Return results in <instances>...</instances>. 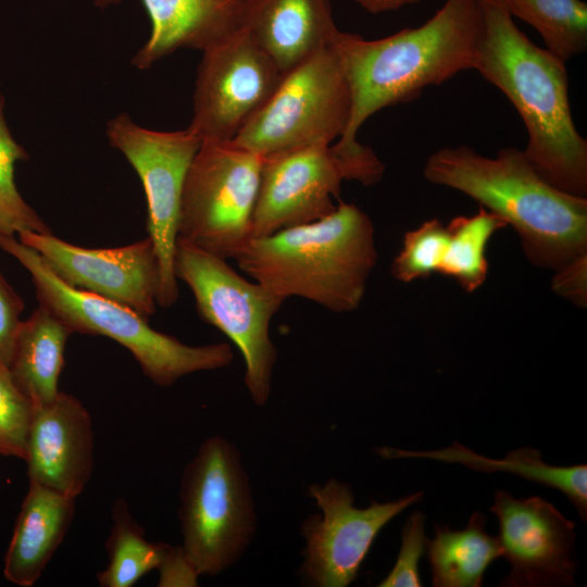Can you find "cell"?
Returning a JSON list of instances; mask_svg holds the SVG:
<instances>
[{
  "mask_svg": "<svg viewBox=\"0 0 587 587\" xmlns=\"http://www.w3.org/2000/svg\"><path fill=\"white\" fill-rule=\"evenodd\" d=\"M482 29L473 70L515 107L527 130L523 150L551 185L587 195V140L577 132L564 61L535 45L502 0H478Z\"/></svg>",
  "mask_w": 587,
  "mask_h": 587,
  "instance_id": "cell-1",
  "label": "cell"
},
{
  "mask_svg": "<svg viewBox=\"0 0 587 587\" xmlns=\"http://www.w3.org/2000/svg\"><path fill=\"white\" fill-rule=\"evenodd\" d=\"M480 29L478 0H446L423 25L380 39L337 30L330 45L351 95L349 122L337 145L357 147L360 127L377 111L473 70Z\"/></svg>",
  "mask_w": 587,
  "mask_h": 587,
  "instance_id": "cell-2",
  "label": "cell"
},
{
  "mask_svg": "<svg viewBox=\"0 0 587 587\" xmlns=\"http://www.w3.org/2000/svg\"><path fill=\"white\" fill-rule=\"evenodd\" d=\"M427 182L455 189L501 217L520 237L536 266L559 268L587 253V199L547 182L523 150L501 149L495 158L469 146L432 153L423 168Z\"/></svg>",
  "mask_w": 587,
  "mask_h": 587,
  "instance_id": "cell-3",
  "label": "cell"
},
{
  "mask_svg": "<svg viewBox=\"0 0 587 587\" xmlns=\"http://www.w3.org/2000/svg\"><path fill=\"white\" fill-rule=\"evenodd\" d=\"M241 272L272 292L335 313L355 311L377 262L374 224L340 200L319 221L251 238L235 258Z\"/></svg>",
  "mask_w": 587,
  "mask_h": 587,
  "instance_id": "cell-4",
  "label": "cell"
},
{
  "mask_svg": "<svg viewBox=\"0 0 587 587\" xmlns=\"http://www.w3.org/2000/svg\"><path fill=\"white\" fill-rule=\"evenodd\" d=\"M0 249L29 273L39 304L49 309L73 333L100 335L126 348L142 373L167 387L182 377L229 366L234 360L226 342L189 346L148 324V319L110 299L62 282L42 257L14 236L0 234Z\"/></svg>",
  "mask_w": 587,
  "mask_h": 587,
  "instance_id": "cell-5",
  "label": "cell"
},
{
  "mask_svg": "<svg viewBox=\"0 0 587 587\" xmlns=\"http://www.w3.org/2000/svg\"><path fill=\"white\" fill-rule=\"evenodd\" d=\"M179 487L180 547L199 576H216L238 562L258 529L241 452L222 435L208 437L185 466Z\"/></svg>",
  "mask_w": 587,
  "mask_h": 587,
  "instance_id": "cell-6",
  "label": "cell"
},
{
  "mask_svg": "<svg viewBox=\"0 0 587 587\" xmlns=\"http://www.w3.org/2000/svg\"><path fill=\"white\" fill-rule=\"evenodd\" d=\"M174 273L192 292L199 316L222 332L245 361L243 382L254 405L271 397L277 348L270 327L286 299L257 282H250L227 260L179 238L174 252Z\"/></svg>",
  "mask_w": 587,
  "mask_h": 587,
  "instance_id": "cell-7",
  "label": "cell"
},
{
  "mask_svg": "<svg viewBox=\"0 0 587 587\" xmlns=\"http://www.w3.org/2000/svg\"><path fill=\"white\" fill-rule=\"evenodd\" d=\"M351 111L349 84L329 43L283 75L232 142L263 159L340 138Z\"/></svg>",
  "mask_w": 587,
  "mask_h": 587,
  "instance_id": "cell-8",
  "label": "cell"
},
{
  "mask_svg": "<svg viewBox=\"0 0 587 587\" xmlns=\"http://www.w3.org/2000/svg\"><path fill=\"white\" fill-rule=\"evenodd\" d=\"M262 164L232 141H202L185 177L177 238L235 260L252 238Z\"/></svg>",
  "mask_w": 587,
  "mask_h": 587,
  "instance_id": "cell-9",
  "label": "cell"
},
{
  "mask_svg": "<svg viewBox=\"0 0 587 587\" xmlns=\"http://www.w3.org/2000/svg\"><path fill=\"white\" fill-rule=\"evenodd\" d=\"M384 164L367 146L317 143L263 159L252 238L309 224L332 214L341 183H378Z\"/></svg>",
  "mask_w": 587,
  "mask_h": 587,
  "instance_id": "cell-10",
  "label": "cell"
},
{
  "mask_svg": "<svg viewBox=\"0 0 587 587\" xmlns=\"http://www.w3.org/2000/svg\"><path fill=\"white\" fill-rule=\"evenodd\" d=\"M137 173L147 200V229L160 264L158 304L172 307L178 299L174 252L180 197L189 165L202 140L191 129L161 132L142 127L127 113L111 118L105 128Z\"/></svg>",
  "mask_w": 587,
  "mask_h": 587,
  "instance_id": "cell-11",
  "label": "cell"
},
{
  "mask_svg": "<svg viewBox=\"0 0 587 587\" xmlns=\"http://www.w3.org/2000/svg\"><path fill=\"white\" fill-rule=\"evenodd\" d=\"M307 489L322 512L308 516L300 528L305 541L300 575L313 587L349 586L379 532L424 497L419 491L394 501H372L360 509L354 505L351 486L336 478Z\"/></svg>",
  "mask_w": 587,
  "mask_h": 587,
  "instance_id": "cell-12",
  "label": "cell"
},
{
  "mask_svg": "<svg viewBox=\"0 0 587 587\" xmlns=\"http://www.w3.org/2000/svg\"><path fill=\"white\" fill-rule=\"evenodd\" d=\"M283 73L242 28L202 51L189 125L202 141H232L270 99Z\"/></svg>",
  "mask_w": 587,
  "mask_h": 587,
  "instance_id": "cell-13",
  "label": "cell"
},
{
  "mask_svg": "<svg viewBox=\"0 0 587 587\" xmlns=\"http://www.w3.org/2000/svg\"><path fill=\"white\" fill-rule=\"evenodd\" d=\"M18 240L36 250L50 270L68 286L117 303L149 317L155 313L160 264L153 241L116 248H85L51 233H22Z\"/></svg>",
  "mask_w": 587,
  "mask_h": 587,
  "instance_id": "cell-14",
  "label": "cell"
},
{
  "mask_svg": "<svg viewBox=\"0 0 587 587\" xmlns=\"http://www.w3.org/2000/svg\"><path fill=\"white\" fill-rule=\"evenodd\" d=\"M489 510L498 519L502 557L511 567L499 586L574 585L578 565L573 521L541 497L515 498L500 489Z\"/></svg>",
  "mask_w": 587,
  "mask_h": 587,
  "instance_id": "cell-15",
  "label": "cell"
},
{
  "mask_svg": "<svg viewBox=\"0 0 587 587\" xmlns=\"http://www.w3.org/2000/svg\"><path fill=\"white\" fill-rule=\"evenodd\" d=\"M25 462L29 483L73 498L83 492L93 467V430L76 397L60 391L34 408Z\"/></svg>",
  "mask_w": 587,
  "mask_h": 587,
  "instance_id": "cell-16",
  "label": "cell"
},
{
  "mask_svg": "<svg viewBox=\"0 0 587 587\" xmlns=\"http://www.w3.org/2000/svg\"><path fill=\"white\" fill-rule=\"evenodd\" d=\"M150 36L132 59L147 70L179 49L203 51L241 28L245 0H141Z\"/></svg>",
  "mask_w": 587,
  "mask_h": 587,
  "instance_id": "cell-17",
  "label": "cell"
},
{
  "mask_svg": "<svg viewBox=\"0 0 587 587\" xmlns=\"http://www.w3.org/2000/svg\"><path fill=\"white\" fill-rule=\"evenodd\" d=\"M241 28L283 74L329 45L338 30L330 0H245Z\"/></svg>",
  "mask_w": 587,
  "mask_h": 587,
  "instance_id": "cell-18",
  "label": "cell"
},
{
  "mask_svg": "<svg viewBox=\"0 0 587 587\" xmlns=\"http://www.w3.org/2000/svg\"><path fill=\"white\" fill-rule=\"evenodd\" d=\"M75 499L29 483L4 558L7 580L21 587L37 582L72 523Z\"/></svg>",
  "mask_w": 587,
  "mask_h": 587,
  "instance_id": "cell-19",
  "label": "cell"
},
{
  "mask_svg": "<svg viewBox=\"0 0 587 587\" xmlns=\"http://www.w3.org/2000/svg\"><path fill=\"white\" fill-rule=\"evenodd\" d=\"M72 334L63 321L41 304L21 322L9 369L34 408L49 403L59 395L64 351Z\"/></svg>",
  "mask_w": 587,
  "mask_h": 587,
  "instance_id": "cell-20",
  "label": "cell"
},
{
  "mask_svg": "<svg viewBox=\"0 0 587 587\" xmlns=\"http://www.w3.org/2000/svg\"><path fill=\"white\" fill-rule=\"evenodd\" d=\"M378 454L386 459L396 458H429L442 462L461 463L470 469L482 472H509L523 479L537 483L561 491L576 509L580 519L587 521V466L576 464L557 466L546 463L539 450L533 447H522L510 451L502 460H492L475 453L472 450L453 442L451 446L437 451H404L383 447Z\"/></svg>",
  "mask_w": 587,
  "mask_h": 587,
  "instance_id": "cell-21",
  "label": "cell"
},
{
  "mask_svg": "<svg viewBox=\"0 0 587 587\" xmlns=\"http://www.w3.org/2000/svg\"><path fill=\"white\" fill-rule=\"evenodd\" d=\"M425 551L435 587H480L492 561L502 557L498 537L486 532V516L474 512L463 529L435 524Z\"/></svg>",
  "mask_w": 587,
  "mask_h": 587,
  "instance_id": "cell-22",
  "label": "cell"
},
{
  "mask_svg": "<svg viewBox=\"0 0 587 587\" xmlns=\"http://www.w3.org/2000/svg\"><path fill=\"white\" fill-rule=\"evenodd\" d=\"M507 226L501 217L480 205L474 215L453 217L446 226L448 246L438 273L454 279L466 292L477 290L488 276L487 245Z\"/></svg>",
  "mask_w": 587,
  "mask_h": 587,
  "instance_id": "cell-23",
  "label": "cell"
},
{
  "mask_svg": "<svg viewBox=\"0 0 587 587\" xmlns=\"http://www.w3.org/2000/svg\"><path fill=\"white\" fill-rule=\"evenodd\" d=\"M112 520L105 542L109 563L98 573V583L102 587H130L158 569L165 544H154L146 538L145 529L132 517L124 499L114 503Z\"/></svg>",
  "mask_w": 587,
  "mask_h": 587,
  "instance_id": "cell-24",
  "label": "cell"
},
{
  "mask_svg": "<svg viewBox=\"0 0 587 587\" xmlns=\"http://www.w3.org/2000/svg\"><path fill=\"white\" fill-rule=\"evenodd\" d=\"M509 13L532 25L546 49L566 62L587 50V3L583 0H502Z\"/></svg>",
  "mask_w": 587,
  "mask_h": 587,
  "instance_id": "cell-25",
  "label": "cell"
},
{
  "mask_svg": "<svg viewBox=\"0 0 587 587\" xmlns=\"http://www.w3.org/2000/svg\"><path fill=\"white\" fill-rule=\"evenodd\" d=\"M4 105L0 84V234L14 236L22 233H51L49 226L17 190L15 164L20 160H26L28 155L11 134Z\"/></svg>",
  "mask_w": 587,
  "mask_h": 587,
  "instance_id": "cell-26",
  "label": "cell"
},
{
  "mask_svg": "<svg viewBox=\"0 0 587 587\" xmlns=\"http://www.w3.org/2000/svg\"><path fill=\"white\" fill-rule=\"evenodd\" d=\"M448 246V232L438 220L423 222L404 234L402 247L390 265L391 276L411 283L438 273Z\"/></svg>",
  "mask_w": 587,
  "mask_h": 587,
  "instance_id": "cell-27",
  "label": "cell"
},
{
  "mask_svg": "<svg viewBox=\"0 0 587 587\" xmlns=\"http://www.w3.org/2000/svg\"><path fill=\"white\" fill-rule=\"evenodd\" d=\"M34 407L0 362V454L25 461Z\"/></svg>",
  "mask_w": 587,
  "mask_h": 587,
  "instance_id": "cell-28",
  "label": "cell"
},
{
  "mask_svg": "<svg viewBox=\"0 0 587 587\" xmlns=\"http://www.w3.org/2000/svg\"><path fill=\"white\" fill-rule=\"evenodd\" d=\"M426 516L414 511L407 519L401 530V545L394 567L377 585L378 587H421L420 560L425 552Z\"/></svg>",
  "mask_w": 587,
  "mask_h": 587,
  "instance_id": "cell-29",
  "label": "cell"
},
{
  "mask_svg": "<svg viewBox=\"0 0 587 587\" xmlns=\"http://www.w3.org/2000/svg\"><path fill=\"white\" fill-rule=\"evenodd\" d=\"M24 309L22 298L0 273V362L10 365Z\"/></svg>",
  "mask_w": 587,
  "mask_h": 587,
  "instance_id": "cell-30",
  "label": "cell"
},
{
  "mask_svg": "<svg viewBox=\"0 0 587 587\" xmlns=\"http://www.w3.org/2000/svg\"><path fill=\"white\" fill-rule=\"evenodd\" d=\"M587 253L579 255L554 270L551 286L553 291L579 308L587 303Z\"/></svg>",
  "mask_w": 587,
  "mask_h": 587,
  "instance_id": "cell-31",
  "label": "cell"
},
{
  "mask_svg": "<svg viewBox=\"0 0 587 587\" xmlns=\"http://www.w3.org/2000/svg\"><path fill=\"white\" fill-rule=\"evenodd\" d=\"M158 586H197L199 574L190 563L182 547L164 545L163 555L157 569Z\"/></svg>",
  "mask_w": 587,
  "mask_h": 587,
  "instance_id": "cell-32",
  "label": "cell"
},
{
  "mask_svg": "<svg viewBox=\"0 0 587 587\" xmlns=\"http://www.w3.org/2000/svg\"><path fill=\"white\" fill-rule=\"evenodd\" d=\"M360 7L372 14L395 11L402 7L419 3L422 0H354Z\"/></svg>",
  "mask_w": 587,
  "mask_h": 587,
  "instance_id": "cell-33",
  "label": "cell"
},
{
  "mask_svg": "<svg viewBox=\"0 0 587 587\" xmlns=\"http://www.w3.org/2000/svg\"><path fill=\"white\" fill-rule=\"evenodd\" d=\"M93 1L99 7H108V5L116 4L120 2V0H93Z\"/></svg>",
  "mask_w": 587,
  "mask_h": 587,
  "instance_id": "cell-34",
  "label": "cell"
}]
</instances>
